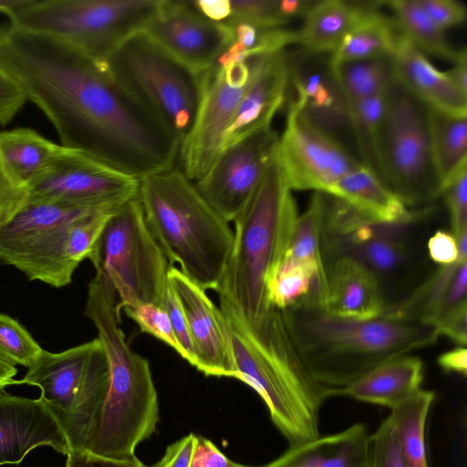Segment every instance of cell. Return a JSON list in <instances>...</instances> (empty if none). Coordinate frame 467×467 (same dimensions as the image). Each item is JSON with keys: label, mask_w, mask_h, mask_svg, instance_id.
Here are the masks:
<instances>
[{"label": "cell", "mask_w": 467, "mask_h": 467, "mask_svg": "<svg viewBox=\"0 0 467 467\" xmlns=\"http://www.w3.org/2000/svg\"><path fill=\"white\" fill-rule=\"evenodd\" d=\"M0 63L62 146L139 180L175 168L179 142L99 62L53 36L0 26Z\"/></svg>", "instance_id": "cell-1"}, {"label": "cell", "mask_w": 467, "mask_h": 467, "mask_svg": "<svg viewBox=\"0 0 467 467\" xmlns=\"http://www.w3.org/2000/svg\"><path fill=\"white\" fill-rule=\"evenodd\" d=\"M236 368V379L254 389L289 443L298 446L320 436L324 401L333 396L308 371L286 310L272 306L257 324H248L219 300Z\"/></svg>", "instance_id": "cell-2"}, {"label": "cell", "mask_w": 467, "mask_h": 467, "mask_svg": "<svg viewBox=\"0 0 467 467\" xmlns=\"http://www.w3.org/2000/svg\"><path fill=\"white\" fill-rule=\"evenodd\" d=\"M117 304L113 286L96 272L88 284L84 312L104 348L109 381L82 451L121 459L134 456L138 445L156 431L159 400L149 361L129 346Z\"/></svg>", "instance_id": "cell-3"}, {"label": "cell", "mask_w": 467, "mask_h": 467, "mask_svg": "<svg viewBox=\"0 0 467 467\" xmlns=\"http://www.w3.org/2000/svg\"><path fill=\"white\" fill-rule=\"evenodd\" d=\"M303 360L312 377L333 395L374 367L434 344L435 326L385 310L354 319L317 306L286 310Z\"/></svg>", "instance_id": "cell-4"}, {"label": "cell", "mask_w": 467, "mask_h": 467, "mask_svg": "<svg viewBox=\"0 0 467 467\" xmlns=\"http://www.w3.org/2000/svg\"><path fill=\"white\" fill-rule=\"evenodd\" d=\"M298 216L277 149L261 181L233 221L234 241L216 288L219 300L249 324L271 309L268 284L284 258Z\"/></svg>", "instance_id": "cell-5"}, {"label": "cell", "mask_w": 467, "mask_h": 467, "mask_svg": "<svg viewBox=\"0 0 467 467\" xmlns=\"http://www.w3.org/2000/svg\"><path fill=\"white\" fill-rule=\"evenodd\" d=\"M138 198L146 223L171 266L204 290H216L234 231L180 169L140 180Z\"/></svg>", "instance_id": "cell-6"}, {"label": "cell", "mask_w": 467, "mask_h": 467, "mask_svg": "<svg viewBox=\"0 0 467 467\" xmlns=\"http://www.w3.org/2000/svg\"><path fill=\"white\" fill-rule=\"evenodd\" d=\"M111 77L181 145L193 126L198 75L140 31L105 60Z\"/></svg>", "instance_id": "cell-7"}, {"label": "cell", "mask_w": 467, "mask_h": 467, "mask_svg": "<svg viewBox=\"0 0 467 467\" xmlns=\"http://www.w3.org/2000/svg\"><path fill=\"white\" fill-rule=\"evenodd\" d=\"M159 0H29L9 24L57 38L105 62L154 15Z\"/></svg>", "instance_id": "cell-8"}, {"label": "cell", "mask_w": 467, "mask_h": 467, "mask_svg": "<svg viewBox=\"0 0 467 467\" xmlns=\"http://www.w3.org/2000/svg\"><path fill=\"white\" fill-rule=\"evenodd\" d=\"M89 261L113 286L119 312L143 304L161 306L171 265L146 223L138 196L109 217Z\"/></svg>", "instance_id": "cell-9"}, {"label": "cell", "mask_w": 467, "mask_h": 467, "mask_svg": "<svg viewBox=\"0 0 467 467\" xmlns=\"http://www.w3.org/2000/svg\"><path fill=\"white\" fill-rule=\"evenodd\" d=\"M108 381V359L97 337L57 353L44 349L20 383L40 389L39 400L57 420L72 451H82Z\"/></svg>", "instance_id": "cell-10"}, {"label": "cell", "mask_w": 467, "mask_h": 467, "mask_svg": "<svg viewBox=\"0 0 467 467\" xmlns=\"http://www.w3.org/2000/svg\"><path fill=\"white\" fill-rule=\"evenodd\" d=\"M380 180L408 206L441 196L429 140L426 107L393 77L385 99L379 137Z\"/></svg>", "instance_id": "cell-11"}, {"label": "cell", "mask_w": 467, "mask_h": 467, "mask_svg": "<svg viewBox=\"0 0 467 467\" xmlns=\"http://www.w3.org/2000/svg\"><path fill=\"white\" fill-rule=\"evenodd\" d=\"M88 212L94 211L57 202H27L9 222L0 224V261L30 280L57 288L67 285L78 267L66 252L68 230Z\"/></svg>", "instance_id": "cell-12"}, {"label": "cell", "mask_w": 467, "mask_h": 467, "mask_svg": "<svg viewBox=\"0 0 467 467\" xmlns=\"http://www.w3.org/2000/svg\"><path fill=\"white\" fill-rule=\"evenodd\" d=\"M252 78L249 58L223 67L214 64L198 74L197 112L178 156L180 170L192 182L199 181L222 152L224 133Z\"/></svg>", "instance_id": "cell-13"}, {"label": "cell", "mask_w": 467, "mask_h": 467, "mask_svg": "<svg viewBox=\"0 0 467 467\" xmlns=\"http://www.w3.org/2000/svg\"><path fill=\"white\" fill-rule=\"evenodd\" d=\"M139 185V179L64 147L50 168L28 186V202L114 212L138 196Z\"/></svg>", "instance_id": "cell-14"}, {"label": "cell", "mask_w": 467, "mask_h": 467, "mask_svg": "<svg viewBox=\"0 0 467 467\" xmlns=\"http://www.w3.org/2000/svg\"><path fill=\"white\" fill-rule=\"evenodd\" d=\"M277 157L291 190L323 193L361 164L314 122L296 99L287 109Z\"/></svg>", "instance_id": "cell-15"}, {"label": "cell", "mask_w": 467, "mask_h": 467, "mask_svg": "<svg viewBox=\"0 0 467 467\" xmlns=\"http://www.w3.org/2000/svg\"><path fill=\"white\" fill-rule=\"evenodd\" d=\"M141 32L196 75L212 67L234 40L231 26L206 18L192 0H159Z\"/></svg>", "instance_id": "cell-16"}, {"label": "cell", "mask_w": 467, "mask_h": 467, "mask_svg": "<svg viewBox=\"0 0 467 467\" xmlns=\"http://www.w3.org/2000/svg\"><path fill=\"white\" fill-rule=\"evenodd\" d=\"M279 135L271 127L225 148L194 182L202 197L233 222L261 181L275 154Z\"/></svg>", "instance_id": "cell-17"}, {"label": "cell", "mask_w": 467, "mask_h": 467, "mask_svg": "<svg viewBox=\"0 0 467 467\" xmlns=\"http://www.w3.org/2000/svg\"><path fill=\"white\" fill-rule=\"evenodd\" d=\"M168 280L184 311L192 341L194 367L205 376L236 377V368L224 317L207 296L179 268L171 266Z\"/></svg>", "instance_id": "cell-18"}, {"label": "cell", "mask_w": 467, "mask_h": 467, "mask_svg": "<svg viewBox=\"0 0 467 467\" xmlns=\"http://www.w3.org/2000/svg\"><path fill=\"white\" fill-rule=\"evenodd\" d=\"M40 446L51 447L64 455L71 451L62 428L39 399L0 389V466L19 464Z\"/></svg>", "instance_id": "cell-19"}, {"label": "cell", "mask_w": 467, "mask_h": 467, "mask_svg": "<svg viewBox=\"0 0 467 467\" xmlns=\"http://www.w3.org/2000/svg\"><path fill=\"white\" fill-rule=\"evenodd\" d=\"M285 51L249 57L252 81L224 133L223 150L272 126L274 117L285 102L290 83V61Z\"/></svg>", "instance_id": "cell-20"}, {"label": "cell", "mask_w": 467, "mask_h": 467, "mask_svg": "<svg viewBox=\"0 0 467 467\" xmlns=\"http://www.w3.org/2000/svg\"><path fill=\"white\" fill-rule=\"evenodd\" d=\"M327 262V292L322 310L354 319L381 316L386 300L378 276L355 258L336 255Z\"/></svg>", "instance_id": "cell-21"}, {"label": "cell", "mask_w": 467, "mask_h": 467, "mask_svg": "<svg viewBox=\"0 0 467 467\" xmlns=\"http://www.w3.org/2000/svg\"><path fill=\"white\" fill-rule=\"evenodd\" d=\"M390 58L394 78L425 107L467 115V94L460 89L449 71L438 69L400 33Z\"/></svg>", "instance_id": "cell-22"}, {"label": "cell", "mask_w": 467, "mask_h": 467, "mask_svg": "<svg viewBox=\"0 0 467 467\" xmlns=\"http://www.w3.org/2000/svg\"><path fill=\"white\" fill-rule=\"evenodd\" d=\"M326 194L346 203L368 222L407 224L419 213L409 207L368 168L360 164L334 183Z\"/></svg>", "instance_id": "cell-23"}, {"label": "cell", "mask_w": 467, "mask_h": 467, "mask_svg": "<svg viewBox=\"0 0 467 467\" xmlns=\"http://www.w3.org/2000/svg\"><path fill=\"white\" fill-rule=\"evenodd\" d=\"M422 379L421 359L406 355L374 367L343 388L340 394L392 410L420 389Z\"/></svg>", "instance_id": "cell-24"}, {"label": "cell", "mask_w": 467, "mask_h": 467, "mask_svg": "<svg viewBox=\"0 0 467 467\" xmlns=\"http://www.w3.org/2000/svg\"><path fill=\"white\" fill-rule=\"evenodd\" d=\"M368 434L356 423L337 433L289 446L275 460L279 467H368Z\"/></svg>", "instance_id": "cell-25"}, {"label": "cell", "mask_w": 467, "mask_h": 467, "mask_svg": "<svg viewBox=\"0 0 467 467\" xmlns=\"http://www.w3.org/2000/svg\"><path fill=\"white\" fill-rule=\"evenodd\" d=\"M373 3H356L344 0L314 1L296 31V44L306 54H332L342 38Z\"/></svg>", "instance_id": "cell-26"}, {"label": "cell", "mask_w": 467, "mask_h": 467, "mask_svg": "<svg viewBox=\"0 0 467 467\" xmlns=\"http://www.w3.org/2000/svg\"><path fill=\"white\" fill-rule=\"evenodd\" d=\"M63 149L28 128L0 132V160L10 176L27 188L50 168Z\"/></svg>", "instance_id": "cell-27"}, {"label": "cell", "mask_w": 467, "mask_h": 467, "mask_svg": "<svg viewBox=\"0 0 467 467\" xmlns=\"http://www.w3.org/2000/svg\"><path fill=\"white\" fill-rule=\"evenodd\" d=\"M325 194L315 192L306 211L298 214L285 256L304 265L316 282V297L323 308L327 292V263L323 250Z\"/></svg>", "instance_id": "cell-28"}, {"label": "cell", "mask_w": 467, "mask_h": 467, "mask_svg": "<svg viewBox=\"0 0 467 467\" xmlns=\"http://www.w3.org/2000/svg\"><path fill=\"white\" fill-rule=\"evenodd\" d=\"M379 5L376 2L348 30L330 54L328 67L391 55L399 32L391 17L379 11Z\"/></svg>", "instance_id": "cell-29"}, {"label": "cell", "mask_w": 467, "mask_h": 467, "mask_svg": "<svg viewBox=\"0 0 467 467\" xmlns=\"http://www.w3.org/2000/svg\"><path fill=\"white\" fill-rule=\"evenodd\" d=\"M426 116L431 159L442 186L467 167V115L426 107Z\"/></svg>", "instance_id": "cell-30"}, {"label": "cell", "mask_w": 467, "mask_h": 467, "mask_svg": "<svg viewBox=\"0 0 467 467\" xmlns=\"http://www.w3.org/2000/svg\"><path fill=\"white\" fill-rule=\"evenodd\" d=\"M392 13L398 32L425 56L436 57L453 63L461 49L450 43L446 32L426 14L419 0L381 1Z\"/></svg>", "instance_id": "cell-31"}, {"label": "cell", "mask_w": 467, "mask_h": 467, "mask_svg": "<svg viewBox=\"0 0 467 467\" xmlns=\"http://www.w3.org/2000/svg\"><path fill=\"white\" fill-rule=\"evenodd\" d=\"M434 399L433 391L420 389L391 410L404 467H428L425 426Z\"/></svg>", "instance_id": "cell-32"}, {"label": "cell", "mask_w": 467, "mask_h": 467, "mask_svg": "<svg viewBox=\"0 0 467 467\" xmlns=\"http://www.w3.org/2000/svg\"><path fill=\"white\" fill-rule=\"evenodd\" d=\"M388 88L368 98L346 104L347 119L354 134L359 161L379 179V137Z\"/></svg>", "instance_id": "cell-33"}, {"label": "cell", "mask_w": 467, "mask_h": 467, "mask_svg": "<svg viewBox=\"0 0 467 467\" xmlns=\"http://www.w3.org/2000/svg\"><path fill=\"white\" fill-rule=\"evenodd\" d=\"M329 69V68H328ZM290 82L296 97L310 119L319 116L316 123L325 119H347V109L343 98L331 76L320 71H306L290 64Z\"/></svg>", "instance_id": "cell-34"}, {"label": "cell", "mask_w": 467, "mask_h": 467, "mask_svg": "<svg viewBox=\"0 0 467 467\" xmlns=\"http://www.w3.org/2000/svg\"><path fill=\"white\" fill-rule=\"evenodd\" d=\"M328 68L345 104L381 91L393 78L390 56L348 62Z\"/></svg>", "instance_id": "cell-35"}, {"label": "cell", "mask_w": 467, "mask_h": 467, "mask_svg": "<svg viewBox=\"0 0 467 467\" xmlns=\"http://www.w3.org/2000/svg\"><path fill=\"white\" fill-rule=\"evenodd\" d=\"M268 299L272 306L282 310L317 306L315 279L304 265L284 256L269 281Z\"/></svg>", "instance_id": "cell-36"}, {"label": "cell", "mask_w": 467, "mask_h": 467, "mask_svg": "<svg viewBox=\"0 0 467 467\" xmlns=\"http://www.w3.org/2000/svg\"><path fill=\"white\" fill-rule=\"evenodd\" d=\"M43 350L22 325L0 313V358L13 366L29 368Z\"/></svg>", "instance_id": "cell-37"}, {"label": "cell", "mask_w": 467, "mask_h": 467, "mask_svg": "<svg viewBox=\"0 0 467 467\" xmlns=\"http://www.w3.org/2000/svg\"><path fill=\"white\" fill-rule=\"evenodd\" d=\"M114 212H88L72 223L66 245L67 255L71 262L78 266L84 259L90 260L99 238Z\"/></svg>", "instance_id": "cell-38"}, {"label": "cell", "mask_w": 467, "mask_h": 467, "mask_svg": "<svg viewBox=\"0 0 467 467\" xmlns=\"http://www.w3.org/2000/svg\"><path fill=\"white\" fill-rule=\"evenodd\" d=\"M231 14L223 22L232 27L247 24L258 28H282L289 23L283 16L279 0H230Z\"/></svg>", "instance_id": "cell-39"}, {"label": "cell", "mask_w": 467, "mask_h": 467, "mask_svg": "<svg viewBox=\"0 0 467 467\" xmlns=\"http://www.w3.org/2000/svg\"><path fill=\"white\" fill-rule=\"evenodd\" d=\"M124 313L131 318L140 329L152 335L173 348L181 357L182 351L172 329L166 311L154 304H143L126 307Z\"/></svg>", "instance_id": "cell-40"}, {"label": "cell", "mask_w": 467, "mask_h": 467, "mask_svg": "<svg viewBox=\"0 0 467 467\" xmlns=\"http://www.w3.org/2000/svg\"><path fill=\"white\" fill-rule=\"evenodd\" d=\"M368 467H404L390 416L368 435Z\"/></svg>", "instance_id": "cell-41"}, {"label": "cell", "mask_w": 467, "mask_h": 467, "mask_svg": "<svg viewBox=\"0 0 467 467\" xmlns=\"http://www.w3.org/2000/svg\"><path fill=\"white\" fill-rule=\"evenodd\" d=\"M456 240L467 234V167L441 186Z\"/></svg>", "instance_id": "cell-42"}, {"label": "cell", "mask_w": 467, "mask_h": 467, "mask_svg": "<svg viewBox=\"0 0 467 467\" xmlns=\"http://www.w3.org/2000/svg\"><path fill=\"white\" fill-rule=\"evenodd\" d=\"M161 307L168 314L172 329L182 351V358L192 366H194L195 354L187 319L182 306L170 283L165 291Z\"/></svg>", "instance_id": "cell-43"}, {"label": "cell", "mask_w": 467, "mask_h": 467, "mask_svg": "<svg viewBox=\"0 0 467 467\" xmlns=\"http://www.w3.org/2000/svg\"><path fill=\"white\" fill-rule=\"evenodd\" d=\"M28 202V188L13 179L0 160V224L9 222Z\"/></svg>", "instance_id": "cell-44"}, {"label": "cell", "mask_w": 467, "mask_h": 467, "mask_svg": "<svg viewBox=\"0 0 467 467\" xmlns=\"http://www.w3.org/2000/svg\"><path fill=\"white\" fill-rule=\"evenodd\" d=\"M26 100L23 88L0 63V125L9 123Z\"/></svg>", "instance_id": "cell-45"}, {"label": "cell", "mask_w": 467, "mask_h": 467, "mask_svg": "<svg viewBox=\"0 0 467 467\" xmlns=\"http://www.w3.org/2000/svg\"><path fill=\"white\" fill-rule=\"evenodd\" d=\"M429 17L443 31L462 25L467 16L465 5L457 0H419Z\"/></svg>", "instance_id": "cell-46"}, {"label": "cell", "mask_w": 467, "mask_h": 467, "mask_svg": "<svg viewBox=\"0 0 467 467\" xmlns=\"http://www.w3.org/2000/svg\"><path fill=\"white\" fill-rule=\"evenodd\" d=\"M65 467H149L136 455L129 458H108L86 451H72L67 455Z\"/></svg>", "instance_id": "cell-47"}, {"label": "cell", "mask_w": 467, "mask_h": 467, "mask_svg": "<svg viewBox=\"0 0 467 467\" xmlns=\"http://www.w3.org/2000/svg\"><path fill=\"white\" fill-rule=\"evenodd\" d=\"M238 464L225 456L212 441L196 437L190 467H237Z\"/></svg>", "instance_id": "cell-48"}, {"label": "cell", "mask_w": 467, "mask_h": 467, "mask_svg": "<svg viewBox=\"0 0 467 467\" xmlns=\"http://www.w3.org/2000/svg\"><path fill=\"white\" fill-rule=\"evenodd\" d=\"M427 249L430 258L440 265H451L459 257L457 240L447 231H436L429 238Z\"/></svg>", "instance_id": "cell-49"}, {"label": "cell", "mask_w": 467, "mask_h": 467, "mask_svg": "<svg viewBox=\"0 0 467 467\" xmlns=\"http://www.w3.org/2000/svg\"><path fill=\"white\" fill-rule=\"evenodd\" d=\"M196 437L192 432L170 444L164 455L149 467H190Z\"/></svg>", "instance_id": "cell-50"}, {"label": "cell", "mask_w": 467, "mask_h": 467, "mask_svg": "<svg viewBox=\"0 0 467 467\" xmlns=\"http://www.w3.org/2000/svg\"><path fill=\"white\" fill-rule=\"evenodd\" d=\"M436 328L439 335L450 337L460 346L467 343V305L451 312L440 320Z\"/></svg>", "instance_id": "cell-51"}, {"label": "cell", "mask_w": 467, "mask_h": 467, "mask_svg": "<svg viewBox=\"0 0 467 467\" xmlns=\"http://www.w3.org/2000/svg\"><path fill=\"white\" fill-rule=\"evenodd\" d=\"M194 7L206 18L214 22H225L231 14L230 0H192Z\"/></svg>", "instance_id": "cell-52"}, {"label": "cell", "mask_w": 467, "mask_h": 467, "mask_svg": "<svg viewBox=\"0 0 467 467\" xmlns=\"http://www.w3.org/2000/svg\"><path fill=\"white\" fill-rule=\"evenodd\" d=\"M438 365L447 372H455L462 376L467 374V349L459 346L439 356Z\"/></svg>", "instance_id": "cell-53"}, {"label": "cell", "mask_w": 467, "mask_h": 467, "mask_svg": "<svg viewBox=\"0 0 467 467\" xmlns=\"http://www.w3.org/2000/svg\"><path fill=\"white\" fill-rule=\"evenodd\" d=\"M452 64L453 67L449 73L460 89L467 94V52L465 48L461 49L458 57Z\"/></svg>", "instance_id": "cell-54"}, {"label": "cell", "mask_w": 467, "mask_h": 467, "mask_svg": "<svg viewBox=\"0 0 467 467\" xmlns=\"http://www.w3.org/2000/svg\"><path fill=\"white\" fill-rule=\"evenodd\" d=\"M16 373V366L0 358V389H5L8 385L21 384L20 380L14 379Z\"/></svg>", "instance_id": "cell-55"}, {"label": "cell", "mask_w": 467, "mask_h": 467, "mask_svg": "<svg viewBox=\"0 0 467 467\" xmlns=\"http://www.w3.org/2000/svg\"><path fill=\"white\" fill-rule=\"evenodd\" d=\"M29 0H0V13L9 16L11 14L27 4Z\"/></svg>", "instance_id": "cell-56"}, {"label": "cell", "mask_w": 467, "mask_h": 467, "mask_svg": "<svg viewBox=\"0 0 467 467\" xmlns=\"http://www.w3.org/2000/svg\"><path fill=\"white\" fill-rule=\"evenodd\" d=\"M237 467H278V464H277L276 460L275 459L274 461L268 462L267 464L261 465V466H248V465H243V464L239 463Z\"/></svg>", "instance_id": "cell-57"}]
</instances>
